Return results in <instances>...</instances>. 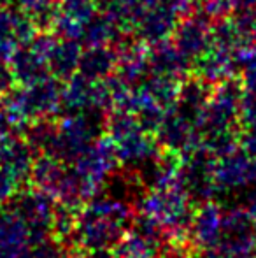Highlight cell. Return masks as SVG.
I'll list each match as a JSON object with an SVG mask.
<instances>
[{
    "label": "cell",
    "instance_id": "obj_1",
    "mask_svg": "<svg viewBox=\"0 0 256 258\" xmlns=\"http://www.w3.org/2000/svg\"><path fill=\"white\" fill-rule=\"evenodd\" d=\"M135 220V209L123 197H104L84 211L81 221L82 244L93 251H109L123 239Z\"/></svg>",
    "mask_w": 256,
    "mask_h": 258
},
{
    "label": "cell",
    "instance_id": "obj_2",
    "mask_svg": "<svg viewBox=\"0 0 256 258\" xmlns=\"http://www.w3.org/2000/svg\"><path fill=\"white\" fill-rule=\"evenodd\" d=\"M109 139L116 148V155L121 165L128 167L132 172H139L149 162H153L160 151V143L156 136H151L133 112L118 109L107 121Z\"/></svg>",
    "mask_w": 256,
    "mask_h": 258
},
{
    "label": "cell",
    "instance_id": "obj_3",
    "mask_svg": "<svg viewBox=\"0 0 256 258\" xmlns=\"http://www.w3.org/2000/svg\"><path fill=\"white\" fill-rule=\"evenodd\" d=\"M214 183L218 191H237L256 186V160L242 146L216 158Z\"/></svg>",
    "mask_w": 256,
    "mask_h": 258
},
{
    "label": "cell",
    "instance_id": "obj_4",
    "mask_svg": "<svg viewBox=\"0 0 256 258\" xmlns=\"http://www.w3.org/2000/svg\"><path fill=\"white\" fill-rule=\"evenodd\" d=\"M223 216V207L212 201H204L195 207L190 223V244L195 251H207L221 244Z\"/></svg>",
    "mask_w": 256,
    "mask_h": 258
},
{
    "label": "cell",
    "instance_id": "obj_5",
    "mask_svg": "<svg viewBox=\"0 0 256 258\" xmlns=\"http://www.w3.org/2000/svg\"><path fill=\"white\" fill-rule=\"evenodd\" d=\"M118 163L116 148L111 139H102L84 155L81 162V179H82V194L92 195L102 186L111 174H114Z\"/></svg>",
    "mask_w": 256,
    "mask_h": 258
},
{
    "label": "cell",
    "instance_id": "obj_6",
    "mask_svg": "<svg viewBox=\"0 0 256 258\" xmlns=\"http://www.w3.org/2000/svg\"><path fill=\"white\" fill-rule=\"evenodd\" d=\"M212 27L207 20L202 18H190L176 30V48L181 51L183 56L192 58L200 56L211 44Z\"/></svg>",
    "mask_w": 256,
    "mask_h": 258
},
{
    "label": "cell",
    "instance_id": "obj_7",
    "mask_svg": "<svg viewBox=\"0 0 256 258\" xmlns=\"http://www.w3.org/2000/svg\"><path fill=\"white\" fill-rule=\"evenodd\" d=\"M84 72L88 79H99L111 74V71L116 65V54L107 51L106 48H95L84 56Z\"/></svg>",
    "mask_w": 256,
    "mask_h": 258
},
{
    "label": "cell",
    "instance_id": "obj_8",
    "mask_svg": "<svg viewBox=\"0 0 256 258\" xmlns=\"http://www.w3.org/2000/svg\"><path fill=\"white\" fill-rule=\"evenodd\" d=\"M240 146L256 160V128H247L246 136L240 141Z\"/></svg>",
    "mask_w": 256,
    "mask_h": 258
},
{
    "label": "cell",
    "instance_id": "obj_9",
    "mask_svg": "<svg viewBox=\"0 0 256 258\" xmlns=\"http://www.w3.org/2000/svg\"><path fill=\"white\" fill-rule=\"evenodd\" d=\"M244 209L249 213V216L253 218V221L256 223V188H251V191L246 197V204H244Z\"/></svg>",
    "mask_w": 256,
    "mask_h": 258
},
{
    "label": "cell",
    "instance_id": "obj_10",
    "mask_svg": "<svg viewBox=\"0 0 256 258\" xmlns=\"http://www.w3.org/2000/svg\"><path fill=\"white\" fill-rule=\"evenodd\" d=\"M232 2L239 11H256V0H232Z\"/></svg>",
    "mask_w": 256,
    "mask_h": 258
},
{
    "label": "cell",
    "instance_id": "obj_11",
    "mask_svg": "<svg viewBox=\"0 0 256 258\" xmlns=\"http://www.w3.org/2000/svg\"><path fill=\"white\" fill-rule=\"evenodd\" d=\"M156 258H185V256L179 255V253H176V251H167V253H163V255H158Z\"/></svg>",
    "mask_w": 256,
    "mask_h": 258
}]
</instances>
